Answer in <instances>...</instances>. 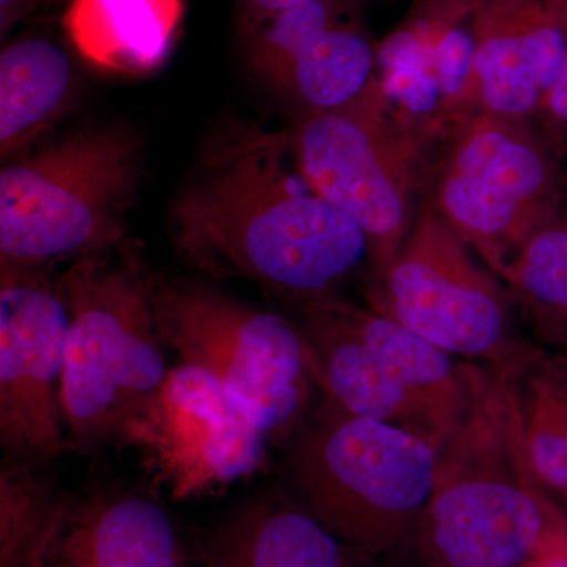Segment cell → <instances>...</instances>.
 Here are the masks:
<instances>
[{
  "label": "cell",
  "instance_id": "27",
  "mask_svg": "<svg viewBox=\"0 0 567 567\" xmlns=\"http://www.w3.org/2000/svg\"><path fill=\"white\" fill-rule=\"evenodd\" d=\"M550 2L567 31V0H550Z\"/></svg>",
  "mask_w": 567,
  "mask_h": 567
},
{
  "label": "cell",
  "instance_id": "2",
  "mask_svg": "<svg viewBox=\"0 0 567 567\" xmlns=\"http://www.w3.org/2000/svg\"><path fill=\"white\" fill-rule=\"evenodd\" d=\"M516 364L472 368V410L440 451L416 533L431 567H527L567 546V518L529 458Z\"/></svg>",
  "mask_w": 567,
  "mask_h": 567
},
{
  "label": "cell",
  "instance_id": "7",
  "mask_svg": "<svg viewBox=\"0 0 567 567\" xmlns=\"http://www.w3.org/2000/svg\"><path fill=\"white\" fill-rule=\"evenodd\" d=\"M289 136L306 183L368 241L369 278L393 264L412 229L420 145L391 117L377 80L354 102L300 115Z\"/></svg>",
  "mask_w": 567,
  "mask_h": 567
},
{
  "label": "cell",
  "instance_id": "25",
  "mask_svg": "<svg viewBox=\"0 0 567 567\" xmlns=\"http://www.w3.org/2000/svg\"><path fill=\"white\" fill-rule=\"evenodd\" d=\"M32 0H0V28L2 33L10 31L28 13Z\"/></svg>",
  "mask_w": 567,
  "mask_h": 567
},
{
  "label": "cell",
  "instance_id": "8",
  "mask_svg": "<svg viewBox=\"0 0 567 567\" xmlns=\"http://www.w3.org/2000/svg\"><path fill=\"white\" fill-rule=\"evenodd\" d=\"M558 158L524 121L476 112L453 133L427 204L496 275L557 207Z\"/></svg>",
  "mask_w": 567,
  "mask_h": 567
},
{
  "label": "cell",
  "instance_id": "10",
  "mask_svg": "<svg viewBox=\"0 0 567 567\" xmlns=\"http://www.w3.org/2000/svg\"><path fill=\"white\" fill-rule=\"evenodd\" d=\"M262 432L204 369L181 363L134 405L114 436L169 498H200L267 465Z\"/></svg>",
  "mask_w": 567,
  "mask_h": 567
},
{
  "label": "cell",
  "instance_id": "18",
  "mask_svg": "<svg viewBox=\"0 0 567 567\" xmlns=\"http://www.w3.org/2000/svg\"><path fill=\"white\" fill-rule=\"evenodd\" d=\"M182 17L183 0H71L63 28L95 69L137 76L166 61Z\"/></svg>",
  "mask_w": 567,
  "mask_h": 567
},
{
  "label": "cell",
  "instance_id": "15",
  "mask_svg": "<svg viewBox=\"0 0 567 567\" xmlns=\"http://www.w3.org/2000/svg\"><path fill=\"white\" fill-rule=\"evenodd\" d=\"M197 557L203 567H357L368 558L278 491L251 496L218 518Z\"/></svg>",
  "mask_w": 567,
  "mask_h": 567
},
{
  "label": "cell",
  "instance_id": "13",
  "mask_svg": "<svg viewBox=\"0 0 567 567\" xmlns=\"http://www.w3.org/2000/svg\"><path fill=\"white\" fill-rule=\"evenodd\" d=\"M462 102L525 121L567 61V31L550 0H475Z\"/></svg>",
  "mask_w": 567,
  "mask_h": 567
},
{
  "label": "cell",
  "instance_id": "12",
  "mask_svg": "<svg viewBox=\"0 0 567 567\" xmlns=\"http://www.w3.org/2000/svg\"><path fill=\"white\" fill-rule=\"evenodd\" d=\"M248 61L300 115L346 106L375 81L377 51L357 0H317L252 24Z\"/></svg>",
  "mask_w": 567,
  "mask_h": 567
},
{
  "label": "cell",
  "instance_id": "6",
  "mask_svg": "<svg viewBox=\"0 0 567 567\" xmlns=\"http://www.w3.org/2000/svg\"><path fill=\"white\" fill-rule=\"evenodd\" d=\"M148 289L164 344L208 372L268 443L289 442L320 388L300 328L204 279L151 275Z\"/></svg>",
  "mask_w": 567,
  "mask_h": 567
},
{
  "label": "cell",
  "instance_id": "4",
  "mask_svg": "<svg viewBox=\"0 0 567 567\" xmlns=\"http://www.w3.org/2000/svg\"><path fill=\"white\" fill-rule=\"evenodd\" d=\"M141 167V140L125 126H92L18 155L0 171V268L118 251Z\"/></svg>",
  "mask_w": 567,
  "mask_h": 567
},
{
  "label": "cell",
  "instance_id": "14",
  "mask_svg": "<svg viewBox=\"0 0 567 567\" xmlns=\"http://www.w3.org/2000/svg\"><path fill=\"white\" fill-rule=\"evenodd\" d=\"M44 567H189L169 513L153 496L96 486L66 498Z\"/></svg>",
  "mask_w": 567,
  "mask_h": 567
},
{
  "label": "cell",
  "instance_id": "16",
  "mask_svg": "<svg viewBox=\"0 0 567 567\" xmlns=\"http://www.w3.org/2000/svg\"><path fill=\"white\" fill-rule=\"evenodd\" d=\"M317 383L353 415L375 417L431 440L442 451L431 420L394 382L379 354L342 315L338 298L298 306Z\"/></svg>",
  "mask_w": 567,
  "mask_h": 567
},
{
  "label": "cell",
  "instance_id": "1",
  "mask_svg": "<svg viewBox=\"0 0 567 567\" xmlns=\"http://www.w3.org/2000/svg\"><path fill=\"white\" fill-rule=\"evenodd\" d=\"M183 262L297 306L336 297L368 241L306 183L287 134L237 125L213 140L169 210Z\"/></svg>",
  "mask_w": 567,
  "mask_h": 567
},
{
  "label": "cell",
  "instance_id": "5",
  "mask_svg": "<svg viewBox=\"0 0 567 567\" xmlns=\"http://www.w3.org/2000/svg\"><path fill=\"white\" fill-rule=\"evenodd\" d=\"M148 278L132 248L118 259L81 260L55 275L70 317L63 420L70 451L81 456L112 445L126 413L169 372Z\"/></svg>",
  "mask_w": 567,
  "mask_h": 567
},
{
  "label": "cell",
  "instance_id": "17",
  "mask_svg": "<svg viewBox=\"0 0 567 567\" xmlns=\"http://www.w3.org/2000/svg\"><path fill=\"white\" fill-rule=\"evenodd\" d=\"M338 306L353 330L379 354L394 382L421 406L440 445L445 446L472 410V365L454 363L445 350L372 309L357 308L339 298Z\"/></svg>",
  "mask_w": 567,
  "mask_h": 567
},
{
  "label": "cell",
  "instance_id": "19",
  "mask_svg": "<svg viewBox=\"0 0 567 567\" xmlns=\"http://www.w3.org/2000/svg\"><path fill=\"white\" fill-rule=\"evenodd\" d=\"M76 76L69 52L43 37H25L0 54V153L22 155L70 111Z\"/></svg>",
  "mask_w": 567,
  "mask_h": 567
},
{
  "label": "cell",
  "instance_id": "22",
  "mask_svg": "<svg viewBox=\"0 0 567 567\" xmlns=\"http://www.w3.org/2000/svg\"><path fill=\"white\" fill-rule=\"evenodd\" d=\"M496 275L548 334L567 338V178L557 207Z\"/></svg>",
  "mask_w": 567,
  "mask_h": 567
},
{
  "label": "cell",
  "instance_id": "20",
  "mask_svg": "<svg viewBox=\"0 0 567 567\" xmlns=\"http://www.w3.org/2000/svg\"><path fill=\"white\" fill-rule=\"evenodd\" d=\"M50 466H0V567H44L69 494Z\"/></svg>",
  "mask_w": 567,
  "mask_h": 567
},
{
  "label": "cell",
  "instance_id": "23",
  "mask_svg": "<svg viewBox=\"0 0 567 567\" xmlns=\"http://www.w3.org/2000/svg\"><path fill=\"white\" fill-rule=\"evenodd\" d=\"M540 126V136L548 142L558 156L567 155V61L557 82L544 96L535 112Z\"/></svg>",
  "mask_w": 567,
  "mask_h": 567
},
{
  "label": "cell",
  "instance_id": "9",
  "mask_svg": "<svg viewBox=\"0 0 567 567\" xmlns=\"http://www.w3.org/2000/svg\"><path fill=\"white\" fill-rule=\"evenodd\" d=\"M369 309L450 354L503 364L520 357L502 286L431 207H421L393 264L365 286Z\"/></svg>",
  "mask_w": 567,
  "mask_h": 567
},
{
  "label": "cell",
  "instance_id": "21",
  "mask_svg": "<svg viewBox=\"0 0 567 567\" xmlns=\"http://www.w3.org/2000/svg\"><path fill=\"white\" fill-rule=\"evenodd\" d=\"M516 393L536 475L544 486L567 494V358L522 354Z\"/></svg>",
  "mask_w": 567,
  "mask_h": 567
},
{
  "label": "cell",
  "instance_id": "3",
  "mask_svg": "<svg viewBox=\"0 0 567 567\" xmlns=\"http://www.w3.org/2000/svg\"><path fill=\"white\" fill-rule=\"evenodd\" d=\"M289 442V495L347 547L371 558L416 536L440 457L431 440L324 395Z\"/></svg>",
  "mask_w": 567,
  "mask_h": 567
},
{
  "label": "cell",
  "instance_id": "24",
  "mask_svg": "<svg viewBox=\"0 0 567 567\" xmlns=\"http://www.w3.org/2000/svg\"><path fill=\"white\" fill-rule=\"evenodd\" d=\"M317 0H241L249 25L257 24L286 13V11L300 9Z\"/></svg>",
  "mask_w": 567,
  "mask_h": 567
},
{
  "label": "cell",
  "instance_id": "11",
  "mask_svg": "<svg viewBox=\"0 0 567 567\" xmlns=\"http://www.w3.org/2000/svg\"><path fill=\"white\" fill-rule=\"evenodd\" d=\"M70 317L52 268H0L3 461L50 466L70 451L62 380Z\"/></svg>",
  "mask_w": 567,
  "mask_h": 567
},
{
  "label": "cell",
  "instance_id": "26",
  "mask_svg": "<svg viewBox=\"0 0 567 567\" xmlns=\"http://www.w3.org/2000/svg\"><path fill=\"white\" fill-rule=\"evenodd\" d=\"M527 567H567V547L546 555V557L529 563Z\"/></svg>",
  "mask_w": 567,
  "mask_h": 567
}]
</instances>
